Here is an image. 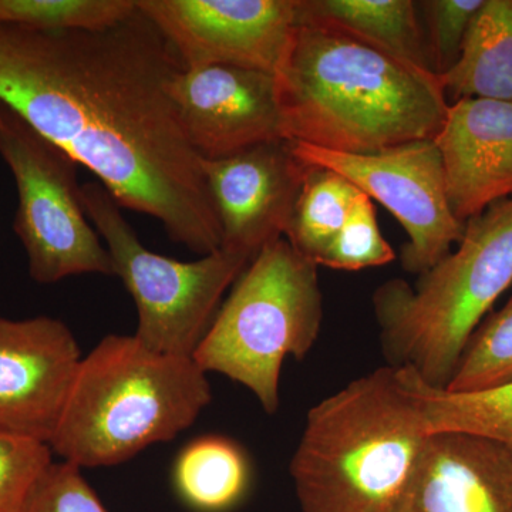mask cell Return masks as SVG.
Returning a JSON list of instances; mask_svg holds the SVG:
<instances>
[{
  "label": "cell",
  "mask_w": 512,
  "mask_h": 512,
  "mask_svg": "<svg viewBox=\"0 0 512 512\" xmlns=\"http://www.w3.org/2000/svg\"><path fill=\"white\" fill-rule=\"evenodd\" d=\"M430 434L406 367L346 384L309 410L293 453L302 512H393Z\"/></svg>",
  "instance_id": "cell-3"
},
{
  "label": "cell",
  "mask_w": 512,
  "mask_h": 512,
  "mask_svg": "<svg viewBox=\"0 0 512 512\" xmlns=\"http://www.w3.org/2000/svg\"><path fill=\"white\" fill-rule=\"evenodd\" d=\"M440 80L453 103H512V0H484L468 28L460 59Z\"/></svg>",
  "instance_id": "cell-17"
},
{
  "label": "cell",
  "mask_w": 512,
  "mask_h": 512,
  "mask_svg": "<svg viewBox=\"0 0 512 512\" xmlns=\"http://www.w3.org/2000/svg\"><path fill=\"white\" fill-rule=\"evenodd\" d=\"M211 397L207 373L192 357L109 335L80 360L49 446L79 468L116 466L174 440Z\"/></svg>",
  "instance_id": "cell-4"
},
{
  "label": "cell",
  "mask_w": 512,
  "mask_h": 512,
  "mask_svg": "<svg viewBox=\"0 0 512 512\" xmlns=\"http://www.w3.org/2000/svg\"><path fill=\"white\" fill-rule=\"evenodd\" d=\"M171 92L185 134L204 160L285 140L272 73L232 66L184 69Z\"/></svg>",
  "instance_id": "cell-13"
},
{
  "label": "cell",
  "mask_w": 512,
  "mask_h": 512,
  "mask_svg": "<svg viewBox=\"0 0 512 512\" xmlns=\"http://www.w3.org/2000/svg\"><path fill=\"white\" fill-rule=\"evenodd\" d=\"M319 266L281 238L262 249L235 281L192 359L247 387L266 413L279 407L288 356L305 359L319 339Z\"/></svg>",
  "instance_id": "cell-6"
},
{
  "label": "cell",
  "mask_w": 512,
  "mask_h": 512,
  "mask_svg": "<svg viewBox=\"0 0 512 512\" xmlns=\"http://www.w3.org/2000/svg\"><path fill=\"white\" fill-rule=\"evenodd\" d=\"M393 512H512V451L474 434L431 433Z\"/></svg>",
  "instance_id": "cell-15"
},
{
  "label": "cell",
  "mask_w": 512,
  "mask_h": 512,
  "mask_svg": "<svg viewBox=\"0 0 512 512\" xmlns=\"http://www.w3.org/2000/svg\"><path fill=\"white\" fill-rule=\"evenodd\" d=\"M512 286V198L466 222L457 249L416 285L390 279L373 293L390 366L446 389L467 343Z\"/></svg>",
  "instance_id": "cell-5"
},
{
  "label": "cell",
  "mask_w": 512,
  "mask_h": 512,
  "mask_svg": "<svg viewBox=\"0 0 512 512\" xmlns=\"http://www.w3.org/2000/svg\"><path fill=\"white\" fill-rule=\"evenodd\" d=\"M19 512H109L74 464L55 463L33 485Z\"/></svg>",
  "instance_id": "cell-26"
},
{
  "label": "cell",
  "mask_w": 512,
  "mask_h": 512,
  "mask_svg": "<svg viewBox=\"0 0 512 512\" xmlns=\"http://www.w3.org/2000/svg\"><path fill=\"white\" fill-rule=\"evenodd\" d=\"M82 200L109 251L114 275L136 303L134 336L154 352L194 356L222 296L251 261L222 248L192 262L156 254L141 244L123 208L103 185H82Z\"/></svg>",
  "instance_id": "cell-7"
},
{
  "label": "cell",
  "mask_w": 512,
  "mask_h": 512,
  "mask_svg": "<svg viewBox=\"0 0 512 512\" xmlns=\"http://www.w3.org/2000/svg\"><path fill=\"white\" fill-rule=\"evenodd\" d=\"M512 382V296L478 326L446 390L480 392Z\"/></svg>",
  "instance_id": "cell-22"
},
{
  "label": "cell",
  "mask_w": 512,
  "mask_h": 512,
  "mask_svg": "<svg viewBox=\"0 0 512 512\" xmlns=\"http://www.w3.org/2000/svg\"><path fill=\"white\" fill-rule=\"evenodd\" d=\"M359 194L355 185L335 171L309 168L285 238L299 254L319 266Z\"/></svg>",
  "instance_id": "cell-20"
},
{
  "label": "cell",
  "mask_w": 512,
  "mask_h": 512,
  "mask_svg": "<svg viewBox=\"0 0 512 512\" xmlns=\"http://www.w3.org/2000/svg\"><path fill=\"white\" fill-rule=\"evenodd\" d=\"M137 12V0H0V25L72 32L103 30Z\"/></svg>",
  "instance_id": "cell-21"
},
{
  "label": "cell",
  "mask_w": 512,
  "mask_h": 512,
  "mask_svg": "<svg viewBox=\"0 0 512 512\" xmlns=\"http://www.w3.org/2000/svg\"><path fill=\"white\" fill-rule=\"evenodd\" d=\"M52 457L49 444L0 429V512L20 511Z\"/></svg>",
  "instance_id": "cell-24"
},
{
  "label": "cell",
  "mask_w": 512,
  "mask_h": 512,
  "mask_svg": "<svg viewBox=\"0 0 512 512\" xmlns=\"http://www.w3.org/2000/svg\"><path fill=\"white\" fill-rule=\"evenodd\" d=\"M183 70L138 6L103 30L0 25V101L89 168L121 208L156 218L204 256L221 248L222 231L171 92Z\"/></svg>",
  "instance_id": "cell-1"
},
{
  "label": "cell",
  "mask_w": 512,
  "mask_h": 512,
  "mask_svg": "<svg viewBox=\"0 0 512 512\" xmlns=\"http://www.w3.org/2000/svg\"><path fill=\"white\" fill-rule=\"evenodd\" d=\"M484 0H427L417 3L426 22L431 66L437 76L447 73L460 59L464 39Z\"/></svg>",
  "instance_id": "cell-25"
},
{
  "label": "cell",
  "mask_w": 512,
  "mask_h": 512,
  "mask_svg": "<svg viewBox=\"0 0 512 512\" xmlns=\"http://www.w3.org/2000/svg\"><path fill=\"white\" fill-rule=\"evenodd\" d=\"M274 79L282 137L338 153L434 140L450 106L437 74L299 19Z\"/></svg>",
  "instance_id": "cell-2"
},
{
  "label": "cell",
  "mask_w": 512,
  "mask_h": 512,
  "mask_svg": "<svg viewBox=\"0 0 512 512\" xmlns=\"http://www.w3.org/2000/svg\"><path fill=\"white\" fill-rule=\"evenodd\" d=\"M80 360L62 320L0 318V429L49 444Z\"/></svg>",
  "instance_id": "cell-12"
},
{
  "label": "cell",
  "mask_w": 512,
  "mask_h": 512,
  "mask_svg": "<svg viewBox=\"0 0 512 512\" xmlns=\"http://www.w3.org/2000/svg\"><path fill=\"white\" fill-rule=\"evenodd\" d=\"M410 373L430 433L474 434L512 451V382L461 393L430 386L413 370Z\"/></svg>",
  "instance_id": "cell-19"
},
{
  "label": "cell",
  "mask_w": 512,
  "mask_h": 512,
  "mask_svg": "<svg viewBox=\"0 0 512 512\" xmlns=\"http://www.w3.org/2000/svg\"><path fill=\"white\" fill-rule=\"evenodd\" d=\"M0 157L18 188L13 228L33 281L47 285L74 275H114L109 251L84 210L79 164L2 101Z\"/></svg>",
  "instance_id": "cell-8"
},
{
  "label": "cell",
  "mask_w": 512,
  "mask_h": 512,
  "mask_svg": "<svg viewBox=\"0 0 512 512\" xmlns=\"http://www.w3.org/2000/svg\"><path fill=\"white\" fill-rule=\"evenodd\" d=\"M184 69L275 73L298 23V0H137Z\"/></svg>",
  "instance_id": "cell-10"
},
{
  "label": "cell",
  "mask_w": 512,
  "mask_h": 512,
  "mask_svg": "<svg viewBox=\"0 0 512 512\" xmlns=\"http://www.w3.org/2000/svg\"><path fill=\"white\" fill-rule=\"evenodd\" d=\"M394 259L396 254L377 224L373 201L360 192L348 220L320 259L319 266L339 271H362L389 264Z\"/></svg>",
  "instance_id": "cell-23"
},
{
  "label": "cell",
  "mask_w": 512,
  "mask_h": 512,
  "mask_svg": "<svg viewBox=\"0 0 512 512\" xmlns=\"http://www.w3.org/2000/svg\"><path fill=\"white\" fill-rule=\"evenodd\" d=\"M309 168L288 140L268 141L220 160L202 158L221 225V248L252 261L285 238Z\"/></svg>",
  "instance_id": "cell-11"
},
{
  "label": "cell",
  "mask_w": 512,
  "mask_h": 512,
  "mask_svg": "<svg viewBox=\"0 0 512 512\" xmlns=\"http://www.w3.org/2000/svg\"><path fill=\"white\" fill-rule=\"evenodd\" d=\"M298 19L433 72L419 6L413 0H298Z\"/></svg>",
  "instance_id": "cell-16"
},
{
  "label": "cell",
  "mask_w": 512,
  "mask_h": 512,
  "mask_svg": "<svg viewBox=\"0 0 512 512\" xmlns=\"http://www.w3.org/2000/svg\"><path fill=\"white\" fill-rule=\"evenodd\" d=\"M292 146L303 163L335 171L392 212L409 237L402 251L404 271L424 274L463 238L466 224L451 210L443 161L434 140L373 154L338 153L302 143Z\"/></svg>",
  "instance_id": "cell-9"
},
{
  "label": "cell",
  "mask_w": 512,
  "mask_h": 512,
  "mask_svg": "<svg viewBox=\"0 0 512 512\" xmlns=\"http://www.w3.org/2000/svg\"><path fill=\"white\" fill-rule=\"evenodd\" d=\"M443 161L451 210L466 224L512 198V103L463 99L450 103L434 138Z\"/></svg>",
  "instance_id": "cell-14"
},
{
  "label": "cell",
  "mask_w": 512,
  "mask_h": 512,
  "mask_svg": "<svg viewBox=\"0 0 512 512\" xmlns=\"http://www.w3.org/2000/svg\"><path fill=\"white\" fill-rule=\"evenodd\" d=\"M249 464L234 441L208 436L192 441L175 461L173 481L178 497L191 510L225 512L247 494Z\"/></svg>",
  "instance_id": "cell-18"
}]
</instances>
